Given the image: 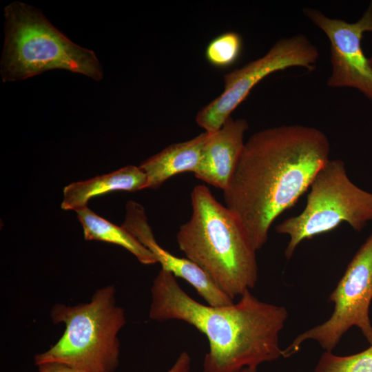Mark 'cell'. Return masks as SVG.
<instances>
[{"instance_id": "obj_1", "label": "cell", "mask_w": 372, "mask_h": 372, "mask_svg": "<svg viewBox=\"0 0 372 372\" xmlns=\"http://www.w3.org/2000/svg\"><path fill=\"white\" fill-rule=\"evenodd\" d=\"M329 153L326 135L302 125L265 129L245 143L223 197L257 251L274 220L310 187Z\"/></svg>"}, {"instance_id": "obj_2", "label": "cell", "mask_w": 372, "mask_h": 372, "mask_svg": "<svg viewBox=\"0 0 372 372\" xmlns=\"http://www.w3.org/2000/svg\"><path fill=\"white\" fill-rule=\"evenodd\" d=\"M288 316L285 307L261 301L250 290L230 305L202 304L163 269L151 287V320L183 321L206 336L203 372H239L282 357L279 335Z\"/></svg>"}, {"instance_id": "obj_3", "label": "cell", "mask_w": 372, "mask_h": 372, "mask_svg": "<svg viewBox=\"0 0 372 372\" xmlns=\"http://www.w3.org/2000/svg\"><path fill=\"white\" fill-rule=\"evenodd\" d=\"M191 204V217L176 234L179 249L234 300L258 282L257 250L237 217L207 186L193 188Z\"/></svg>"}, {"instance_id": "obj_4", "label": "cell", "mask_w": 372, "mask_h": 372, "mask_svg": "<svg viewBox=\"0 0 372 372\" xmlns=\"http://www.w3.org/2000/svg\"><path fill=\"white\" fill-rule=\"evenodd\" d=\"M55 324L65 329L60 339L34 357V363L59 362L86 372H114L120 358L118 335L126 324L124 309L116 302L114 285L96 290L87 302L58 303L50 311Z\"/></svg>"}, {"instance_id": "obj_5", "label": "cell", "mask_w": 372, "mask_h": 372, "mask_svg": "<svg viewBox=\"0 0 372 372\" xmlns=\"http://www.w3.org/2000/svg\"><path fill=\"white\" fill-rule=\"evenodd\" d=\"M5 12V41L1 61L3 82L26 79L45 71L61 69L103 79L94 52L81 47L54 27L42 12L22 2Z\"/></svg>"}, {"instance_id": "obj_6", "label": "cell", "mask_w": 372, "mask_h": 372, "mask_svg": "<svg viewBox=\"0 0 372 372\" xmlns=\"http://www.w3.org/2000/svg\"><path fill=\"white\" fill-rule=\"evenodd\" d=\"M310 188L304 210L276 227L278 234L289 238L285 250L287 259L302 240L330 231L342 223L360 231L372 221V193L350 180L342 161L329 159Z\"/></svg>"}, {"instance_id": "obj_7", "label": "cell", "mask_w": 372, "mask_h": 372, "mask_svg": "<svg viewBox=\"0 0 372 372\" xmlns=\"http://www.w3.org/2000/svg\"><path fill=\"white\" fill-rule=\"evenodd\" d=\"M372 300V231L349 263L336 287L329 296L334 304L324 322L299 334L282 350V357L298 352L307 340L317 342L324 351H332L351 327L358 328L372 344L369 316Z\"/></svg>"}, {"instance_id": "obj_8", "label": "cell", "mask_w": 372, "mask_h": 372, "mask_svg": "<svg viewBox=\"0 0 372 372\" xmlns=\"http://www.w3.org/2000/svg\"><path fill=\"white\" fill-rule=\"evenodd\" d=\"M318 58L317 47L304 34L279 39L264 56L224 76V90L198 112L197 124L207 133L218 132L265 77L291 67L313 70Z\"/></svg>"}, {"instance_id": "obj_9", "label": "cell", "mask_w": 372, "mask_h": 372, "mask_svg": "<svg viewBox=\"0 0 372 372\" xmlns=\"http://www.w3.org/2000/svg\"><path fill=\"white\" fill-rule=\"evenodd\" d=\"M304 15L327 35L330 43V87H351L372 101V68L361 41L364 32H372V1L362 17L354 23L330 18L321 11L303 9Z\"/></svg>"}, {"instance_id": "obj_10", "label": "cell", "mask_w": 372, "mask_h": 372, "mask_svg": "<svg viewBox=\"0 0 372 372\" xmlns=\"http://www.w3.org/2000/svg\"><path fill=\"white\" fill-rule=\"evenodd\" d=\"M125 209L122 225L154 255L161 269L187 281L209 305L221 307L234 302L195 263L187 258L174 256L158 245L148 223L145 209L140 203L130 200Z\"/></svg>"}, {"instance_id": "obj_11", "label": "cell", "mask_w": 372, "mask_h": 372, "mask_svg": "<svg viewBox=\"0 0 372 372\" xmlns=\"http://www.w3.org/2000/svg\"><path fill=\"white\" fill-rule=\"evenodd\" d=\"M248 128L246 119L230 116L218 132L210 134L194 176L224 190L243 149L244 135Z\"/></svg>"}, {"instance_id": "obj_12", "label": "cell", "mask_w": 372, "mask_h": 372, "mask_svg": "<svg viewBox=\"0 0 372 372\" xmlns=\"http://www.w3.org/2000/svg\"><path fill=\"white\" fill-rule=\"evenodd\" d=\"M147 188L144 172L134 165H128L109 174L74 182L63 188L61 207L76 212L87 207L88 201L110 192H137Z\"/></svg>"}, {"instance_id": "obj_13", "label": "cell", "mask_w": 372, "mask_h": 372, "mask_svg": "<svg viewBox=\"0 0 372 372\" xmlns=\"http://www.w3.org/2000/svg\"><path fill=\"white\" fill-rule=\"evenodd\" d=\"M209 136L204 132L190 140L170 145L143 162L139 167L146 175L147 188L157 189L169 178L183 172L194 173Z\"/></svg>"}, {"instance_id": "obj_14", "label": "cell", "mask_w": 372, "mask_h": 372, "mask_svg": "<svg viewBox=\"0 0 372 372\" xmlns=\"http://www.w3.org/2000/svg\"><path fill=\"white\" fill-rule=\"evenodd\" d=\"M76 213L85 240L119 245L130 251L143 265L157 263L154 255L123 225H116L96 214L88 207Z\"/></svg>"}, {"instance_id": "obj_15", "label": "cell", "mask_w": 372, "mask_h": 372, "mask_svg": "<svg viewBox=\"0 0 372 372\" xmlns=\"http://www.w3.org/2000/svg\"><path fill=\"white\" fill-rule=\"evenodd\" d=\"M313 372H372V344L362 351L348 355L324 351Z\"/></svg>"}, {"instance_id": "obj_16", "label": "cell", "mask_w": 372, "mask_h": 372, "mask_svg": "<svg viewBox=\"0 0 372 372\" xmlns=\"http://www.w3.org/2000/svg\"><path fill=\"white\" fill-rule=\"evenodd\" d=\"M242 49V40L239 34L227 32L214 38L207 45L205 58L214 67H230L239 59Z\"/></svg>"}, {"instance_id": "obj_17", "label": "cell", "mask_w": 372, "mask_h": 372, "mask_svg": "<svg viewBox=\"0 0 372 372\" xmlns=\"http://www.w3.org/2000/svg\"><path fill=\"white\" fill-rule=\"evenodd\" d=\"M191 357L187 351H183L166 372H191Z\"/></svg>"}, {"instance_id": "obj_18", "label": "cell", "mask_w": 372, "mask_h": 372, "mask_svg": "<svg viewBox=\"0 0 372 372\" xmlns=\"http://www.w3.org/2000/svg\"><path fill=\"white\" fill-rule=\"evenodd\" d=\"M39 372H86L59 362L43 363L38 366Z\"/></svg>"}, {"instance_id": "obj_19", "label": "cell", "mask_w": 372, "mask_h": 372, "mask_svg": "<svg viewBox=\"0 0 372 372\" xmlns=\"http://www.w3.org/2000/svg\"><path fill=\"white\" fill-rule=\"evenodd\" d=\"M239 372H258L257 371V368H254V367H246V368H244L242 369Z\"/></svg>"}, {"instance_id": "obj_20", "label": "cell", "mask_w": 372, "mask_h": 372, "mask_svg": "<svg viewBox=\"0 0 372 372\" xmlns=\"http://www.w3.org/2000/svg\"><path fill=\"white\" fill-rule=\"evenodd\" d=\"M371 44H372V39H371ZM369 63H370V65L372 68V53H371V55L370 56V58H369Z\"/></svg>"}]
</instances>
